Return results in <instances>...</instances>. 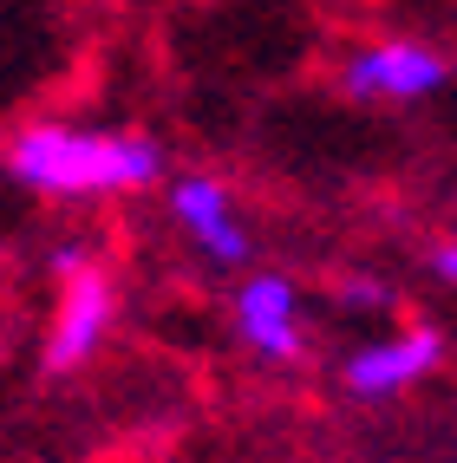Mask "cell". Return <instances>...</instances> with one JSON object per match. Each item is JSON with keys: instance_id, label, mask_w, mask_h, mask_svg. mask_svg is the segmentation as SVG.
<instances>
[{"instance_id": "obj_1", "label": "cell", "mask_w": 457, "mask_h": 463, "mask_svg": "<svg viewBox=\"0 0 457 463\" xmlns=\"http://www.w3.org/2000/svg\"><path fill=\"white\" fill-rule=\"evenodd\" d=\"M0 170L33 196H131L164 176V144L131 137V131L26 125L7 137Z\"/></svg>"}, {"instance_id": "obj_2", "label": "cell", "mask_w": 457, "mask_h": 463, "mask_svg": "<svg viewBox=\"0 0 457 463\" xmlns=\"http://www.w3.org/2000/svg\"><path fill=\"white\" fill-rule=\"evenodd\" d=\"M444 79H451V59L424 40H373L347 52L340 66V91L359 105H418L432 91H444Z\"/></svg>"}, {"instance_id": "obj_3", "label": "cell", "mask_w": 457, "mask_h": 463, "mask_svg": "<svg viewBox=\"0 0 457 463\" xmlns=\"http://www.w3.org/2000/svg\"><path fill=\"white\" fill-rule=\"evenodd\" d=\"M111 320H118V294H111V274L99 261L85 274H72V281H59V307H52V326H46V346H40V373L72 379L79 365H91Z\"/></svg>"}, {"instance_id": "obj_4", "label": "cell", "mask_w": 457, "mask_h": 463, "mask_svg": "<svg viewBox=\"0 0 457 463\" xmlns=\"http://www.w3.org/2000/svg\"><path fill=\"white\" fill-rule=\"evenodd\" d=\"M170 222L190 235V249L209 268H249L255 261V235H249V222H242L229 183L203 176V170H190V176L170 183Z\"/></svg>"}, {"instance_id": "obj_5", "label": "cell", "mask_w": 457, "mask_h": 463, "mask_svg": "<svg viewBox=\"0 0 457 463\" xmlns=\"http://www.w3.org/2000/svg\"><path fill=\"white\" fill-rule=\"evenodd\" d=\"M235 333L242 346L268 365L308 359V320H300V288L288 274H242L235 288Z\"/></svg>"}, {"instance_id": "obj_6", "label": "cell", "mask_w": 457, "mask_h": 463, "mask_svg": "<svg viewBox=\"0 0 457 463\" xmlns=\"http://www.w3.org/2000/svg\"><path fill=\"white\" fill-rule=\"evenodd\" d=\"M438 359H444V333L438 326H405V333H386L373 346H359L340 365V379H347L353 398H399L418 379H432Z\"/></svg>"}, {"instance_id": "obj_7", "label": "cell", "mask_w": 457, "mask_h": 463, "mask_svg": "<svg viewBox=\"0 0 457 463\" xmlns=\"http://www.w3.org/2000/svg\"><path fill=\"white\" fill-rule=\"evenodd\" d=\"M333 294H340L347 314H386V307H392V288L373 281V274H347V281L333 288Z\"/></svg>"}, {"instance_id": "obj_8", "label": "cell", "mask_w": 457, "mask_h": 463, "mask_svg": "<svg viewBox=\"0 0 457 463\" xmlns=\"http://www.w3.org/2000/svg\"><path fill=\"white\" fill-rule=\"evenodd\" d=\"M46 268L59 274V281H72V274L91 268V249H85V241H52V249H46Z\"/></svg>"}, {"instance_id": "obj_9", "label": "cell", "mask_w": 457, "mask_h": 463, "mask_svg": "<svg viewBox=\"0 0 457 463\" xmlns=\"http://www.w3.org/2000/svg\"><path fill=\"white\" fill-rule=\"evenodd\" d=\"M424 261H432V274H438L444 288H457V235L451 241H432V255H424Z\"/></svg>"}, {"instance_id": "obj_10", "label": "cell", "mask_w": 457, "mask_h": 463, "mask_svg": "<svg viewBox=\"0 0 457 463\" xmlns=\"http://www.w3.org/2000/svg\"><path fill=\"white\" fill-rule=\"evenodd\" d=\"M105 7H118V0H105Z\"/></svg>"}]
</instances>
